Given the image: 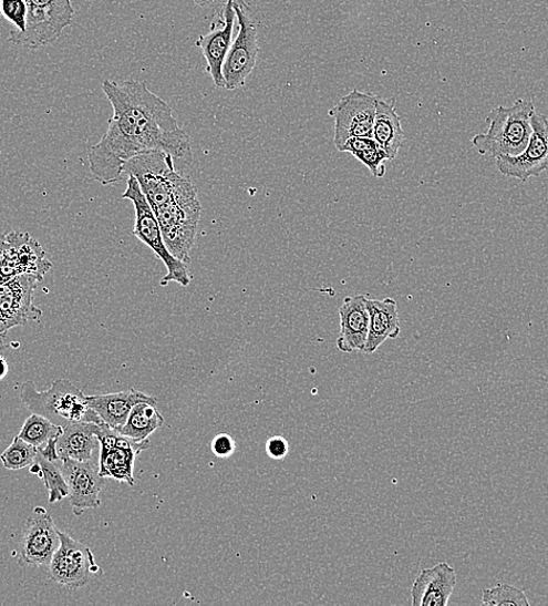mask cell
<instances>
[{"mask_svg":"<svg viewBox=\"0 0 548 606\" xmlns=\"http://www.w3.org/2000/svg\"><path fill=\"white\" fill-rule=\"evenodd\" d=\"M9 349V345L7 343V335H0V355H4Z\"/></svg>","mask_w":548,"mask_h":606,"instance_id":"37","label":"cell"},{"mask_svg":"<svg viewBox=\"0 0 548 606\" xmlns=\"http://www.w3.org/2000/svg\"><path fill=\"white\" fill-rule=\"evenodd\" d=\"M339 151L355 156L374 177L381 178L386 173L385 163L389 161L387 155L374 138H350Z\"/></svg>","mask_w":548,"mask_h":606,"instance_id":"25","label":"cell"},{"mask_svg":"<svg viewBox=\"0 0 548 606\" xmlns=\"http://www.w3.org/2000/svg\"><path fill=\"white\" fill-rule=\"evenodd\" d=\"M482 604L487 606H530L525 593L510 585H498L484 590Z\"/></svg>","mask_w":548,"mask_h":606,"instance_id":"29","label":"cell"},{"mask_svg":"<svg viewBox=\"0 0 548 606\" xmlns=\"http://www.w3.org/2000/svg\"><path fill=\"white\" fill-rule=\"evenodd\" d=\"M533 133L528 146L514 156H500L496 167L500 174L519 178L526 183L530 177H538L548 170V119L535 112Z\"/></svg>","mask_w":548,"mask_h":606,"instance_id":"12","label":"cell"},{"mask_svg":"<svg viewBox=\"0 0 548 606\" xmlns=\"http://www.w3.org/2000/svg\"><path fill=\"white\" fill-rule=\"evenodd\" d=\"M56 462L41 456L38 452L35 462L31 465V473L38 475L45 484L51 504L61 502L70 495L69 484L62 475L61 465Z\"/></svg>","mask_w":548,"mask_h":606,"instance_id":"26","label":"cell"},{"mask_svg":"<svg viewBox=\"0 0 548 606\" xmlns=\"http://www.w3.org/2000/svg\"><path fill=\"white\" fill-rule=\"evenodd\" d=\"M339 350L345 353L363 351L369 332V312L364 296L348 297L340 307Z\"/></svg>","mask_w":548,"mask_h":606,"instance_id":"19","label":"cell"},{"mask_svg":"<svg viewBox=\"0 0 548 606\" xmlns=\"http://www.w3.org/2000/svg\"><path fill=\"white\" fill-rule=\"evenodd\" d=\"M9 250L8 235L0 234V263H2Z\"/></svg>","mask_w":548,"mask_h":606,"instance_id":"34","label":"cell"},{"mask_svg":"<svg viewBox=\"0 0 548 606\" xmlns=\"http://www.w3.org/2000/svg\"><path fill=\"white\" fill-rule=\"evenodd\" d=\"M9 250L6 259L0 263L3 275L11 279L18 275H33L41 281L50 273L52 264L46 259V253L29 234H7Z\"/></svg>","mask_w":548,"mask_h":606,"instance_id":"16","label":"cell"},{"mask_svg":"<svg viewBox=\"0 0 548 606\" xmlns=\"http://www.w3.org/2000/svg\"><path fill=\"white\" fill-rule=\"evenodd\" d=\"M97 423L72 422L64 425L56 442L59 460L85 462L100 453V441L96 435Z\"/></svg>","mask_w":548,"mask_h":606,"instance_id":"22","label":"cell"},{"mask_svg":"<svg viewBox=\"0 0 548 606\" xmlns=\"http://www.w3.org/2000/svg\"><path fill=\"white\" fill-rule=\"evenodd\" d=\"M61 471L69 484V499L76 517L85 510L97 509L101 505V492L105 481L100 474V453L85 462L62 460Z\"/></svg>","mask_w":548,"mask_h":606,"instance_id":"13","label":"cell"},{"mask_svg":"<svg viewBox=\"0 0 548 606\" xmlns=\"http://www.w3.org/2000/svg\"><path fill=\"white\" fill-rule=\"evenodd\" d=\"M20 399L29 411L61 428L72 422H102L87 402V396L69 379L55 380L51 389L43 392L37 390L32 380L25 381L20 388Z\"/></svg>","mask_w":548,"mask_h":606,"instance_id":"4","label":"cell"},{"mask_svg":"<svg viewBox=\"0 0 548 606\" xmlns=\"http://www.w3.org/2000/svg\"><path fill=\"white\" fill-rule=\"evenodd\" d=\"M124 173L137 178L153 212L197 196L190 179L175 170L173 156L163 151L136 155L125 164Z\"/></svg>","mask_w":548,"mask_h":606,"instance_id":"2","label":"cell"},{"mask_svg":"<svg viewBox=\"0 0 548 606\" xmlns=\"http://www.w3.org/2000/svg\"><path fill=\"white\" fill-rule=\"evenodd\" d=\"M0 13L15 27L17 32H25L29 14L27 0H0Z\"/></svg>","mask_w":548,"mask_h":606,"instance_id":"30","label":"cell"},{"mask_svg":"<svg viewBox=\"0 0 548 606\" xmlns=\"http://www.w3.org/2000/svg\"><path fill=\"white\" fill-rule=\"evenodd\" d=\"M156 407L149 402L137 403L118 432L137 442L148 440L153 433L163 428L165 422Z\"/></svg>","mask_w":548,"mask_h":606,"instance_id":"24","label":"cell"},{"mask_svg":"<svg viewBox=\"0 0 548 606\" xmlns=\"http://www.w3.org/2000/svg\"><path fill=\"white\" fill-rule=\"evenodd\" d=\"M48 569L58 585L72 590L90 585L93 577L101 573L91 548L61 531L60 546Z\"/></svg>","mask_w":548,"mask_h":606,"instance_id":"10","label":"cell"},{"mask_svg":"<svg viewBox=\"0 0 548 606\" xmlns=\"http://www.w3.org/2000/svg\"><path fill=\"white\" fill-rule=\"evenodd\" d=\"M372 138L384 150L390 162L397 158L400 150L404 146L405 134L396 111V100H379Z\"/></svg>","mask_w":548,"mask_h":606,"instance_id":"23","label":"cell"},{"mask_svg":"<svg viewBox=\"0 0 548 606\" xmlns=\"http://www.w3.org/2000/svg\"><path fill=\"white\" fill-rule=\"evenodd\" d=\"M87 402L103 423L120 431L137 403L149 402L157 405V398L133 389L117 393L87 396Z\"/></svg>","mask_w":548,"mask_h":606,"instance_id":"21","label":"cell"},{"mask_svg":"<svg viewBox=\"0 0 548 606\" xmlns=\"http://www.w3.org/2000/svg\"><path fill=\"white\" fill-rule=\"evenodd\" d=\"M238 21V33L227 54L224 64L226 89L242 88L252 73L259 52L258 30L245 0H232Z\"/></svg>","mask_w":548,"mask_h":606,"instance_id":"7","label":"cell"},{"mask_svg":"<svg viewBox=\"0 0 548 606\" xmlns=\"http://www.w3.org/2000/svg\"><path fill=\"white\" fill-rule=\"evenodd\" d=\"M456 586V572L446 563L424 569L411 589L413 606H446Z\"/></svg>","mask_w":548,"mask_h":606,"instance_id":"18","label":"cell"},{"mask_svg":"<svg viewBox=\"0 0 548 606\" xmlns=\"http://www.w3.org/2000/svg\"><path fill=\"white\" fill-rule=\"evenodd\" d=\"M199 197H193L162 208L156 214L169 253L180 261H190L197 228L201 219Z\"/></svg>","mask_w":548,"mask_h":606,"instance_id":"8","label":"cell"},{"mask_svg":"<svg viewBox=\"0 0 548 606\" xmlns=\"http://www.w3.org/2000/svg\"><path fill=\"white\" fill-rule=\"evenodd\" d=\"M289 451V442L282 436H272L267 442V453L272 460H283Z\"/></svg>","mask_w":548,"mask_h":606,"instance_id":"32","label":"cell"},{"mask_svg":"<svg viewBox=\"0 0 548 606\" xmlns=\"http://www.w3.org/2000/svg\"><path fill=\"white\" fill-rule=\"evenodd\" d=\"M235 22L236 12L232 0H229L223 10L216 12L210 31L196 41V47L203 51L207 61V72L218 88H226L224 64L231 47Z\"/></svg>","mask_w":548,"mask_h":606,"instance_id":"15","label":"cell"},{"mask_svg":"<svg viewBox=\"0 0 548 606\" xmlns=\"http://www.w3.org/2000/svg\"><path fill=\"white\" fill-rule=\"evenodd\" d=\"M38 456V449L29 442L15 436L7 451L0 455V461L8 470H20L31 466Z\"/></svg>","mask_w":548,"mask_h":606,"instance_id":"28","label":"cell"},{"mask_svg":"<svg viewBox=\"0 0 548 606\" xmlns=\"http://www.w3.org/2000/svg\"><path fill=\"white\" fill-rule=\"evenodd\" d=\"M41 280L33 275H18L0 285V310L12 327L38 321L42 310L35 307L33 295Z\"/></svg>","mask_w":548,"mask_h":606,"instance_id":"17","label":"cell"},{"mask_svg":"<svg viewBox=\"0 0 548 606\" xmlns=\"http://www.w3.org/2000/svg\"><path fill=\"white\" fill-rule=\"evenodd\" d=\"M10 367L7 358L0 355V380L4 379L9 373Z\"/></svg>","mask_w":548,"mask_h":606,"instance_id":"36","label":"cell"},{"mask_svg":"<svg viewBox=\"0 0 548 606\" xmlns=\"http://www.w3.org/2000/svg\"><path fill=\"white\" fill-rule=\"evenodd\" d=\"M29 7L25 32L11 31L9 41L25 50L49 47L73 25L72 0H27Z\"/></svg>","mask_w":548,"mask_h":606,"instance_id":"6","label":"cell"},{"mask_svg":"<svg viewBox=\"0 0 548 606\" xmlns=\"http://www.w3.org/2000/svg\"><path fill=\"white\" fill-rule=\"evenodd\" d=\"M96 435L100 441L101 476L135 485V461L149 446V441L131 440L103 422L97 423Z\"/></svg>","mask_w":548,"mask_h":606,"instance_id":"9","label":"cell"},{"mask_svg":"<svg viewBox=\"0 0 548 606\" xmlns=\"http://www.w3.org/2000/svg\"><path fill=\"white\" fill-rule=\"evenodd\" d=\"M12 328V325L6 318L3 311L0 310V335H8V331Z\"/></svg>","mask_w":548,"mask_h":606,"instance_id":"35","label":"cell"},{"mask_svg":"<svg viewBox=\"0 0 548 606\" xmlns=\"http://www.w3.org/2000/svg\"><path fill=\"white\" fill-rule=\"evenodd\" d=\"M59 546L60 531L52 515L43 507H35L21 541V561L29 566L49 568Z\"/></svg>","mask_w":548,"mask_h":606,"instance_id":"14","label":"cell"},{"mask_svg":"<svg viewBox=\"0 0 548 606\" xmlns=\"http://www.w3.org/2000/svg\"><path fill=\"white\" fill-rule=\"evenodd\" d=\"M366 308L370 322L363 352L371 355L376 352L385 341L397 339L402 328L396 300L366 299Z\"/></svg>","mask_w":548,"mask_h":606,"instance_id":"20","label":"cell"},{"mask_svg":"<svg viewBox=\"0 0 548 606\" xmlns=\"http://www.w3.org/2000/svg\"><path fill=\"white\" fill-rule=\"evenodd\" d=\"M193 2H195V0H193Z\"/></svg>","mask_w":548,"mask_h":606,"instance_id":"38","label":"cell"},{"mask_svg":"<svg viewBox=\"0 0 548 606\" xmlns=\"http://www.w3.org/2000/svg\"><path fill=\"white\" fill-rule=\"evenodd\" d=\"M63 428L58 425L39 414L32 413L27 419L23 429L19 433V438L34 445L37 449L46 446L53 441H58L62 434Z\"/></svg>","mask_w":548,"mask_h":606,"instance_id":"27","label":"cell"},{"mask_svg":"<svg viewBox=\"0 0 548 606\" xmlns=\"http://www.w3.org/2000/svg\"><path fill=\"white\" fill-rule=\"evenodd\" d=\"M536 112L533 101L518 100L511 106H498L487 117V133L473 138V145L482 155L497 160L500 156L520 154L528 146Z\"/></svg>","mask_w":548,"mask_h":606,"instance_id":"3","label":"cell"},{"mask_svg":"<svg viewBox=\"0 0 548 606\" xmlns=\"http://www.w3.org/2000/svg\"><path fill=\"white\" fill-rule=\"evenodd\" d=\"M211 452L219 459H229L236 452V442L229 434H218L210 443Z\"/></svg>","mask_w":548,"mask_h":606,"instance_id":"31","label":"cell"},{"mask_svg":"<svg viewBox=\"0 0 548 606\" xmlns=\"http://www.w3.org/2000/svg\"><path fill=\"white\" fill-rule=\"evenodd\" d=\"M229 0H195V4L200 6L203 8H213L217 11L223 10L227 4Z\"/></svg>","mask_w":548,"mask_h":606,"instance_id":"33","label":"cell"},{"mask_svg":"<svg viewBox=\"0 0 548 606\" xmlns=\"http://www.w3.org/2000/svg\"><path fill=\"white\" fill-rule=\"evenodd\" d=\"M379 100L376 95L361 93L355 89L329 110V115L335 121L334 143L338 151L350 138H372Z\"/></svg>","mask_w":548,"mask_h":606,"instance_id":"11","label":"cell"},{"mask_svg":"<svg viewBox=\"0 0 548 606\" xmlns=\"http://www.w3.org/2000/svg\"><path fill=\"white\" fill-rule=\"evenodd\" d=\"M102 89L114 115L104 136L87 154L97 183L103 186L121 183L125 164L145 152L163 151L174 160L192 161L188 134L173 116L170 106L144 82L105 80Z\"/></svg>","mask_w":548,"mask_h":606,"instance_id":"1","label":"cell"},{"mask_svg":"<svg viewBox=\"0 0 548 606\" xmlns=\"http://www.w3.org/2000/svg\"><path fill=\"white\" fill-rule=\"evenodd\" d=\"M127 176L126 191L122 195V198L133 202L135 206L136 222L134 236L148 246L166 266L167 275L162 279V286H166L169 283H177L187 287L192 281L187 264L175 258L169 253L164 240L158 218L148 205L137 178L134 175Z\"/></svg>","mask_w":548,"mask_h":606,"instance_id":"5","label":"cell"}]
</instances>
